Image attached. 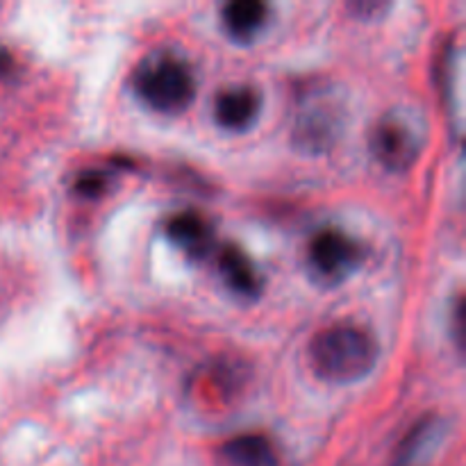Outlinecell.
<instances>
[{"mask_svg": "<svg viewBox=\"0 0 466 466\" xmlns=\"http://www.w3.org/2000/svg\"><path fill=\"white\" fill-rule=\"evenodd\" d=\"M378 344L371 332L355 323H335L319 332L309 344V364L328 382H358L371 373Z\"/></svg>", "mask_w": 466, "mask_h": 466, "instance_id": "1", "label": "cell"}, {"mask_svg": "<svg viewBox=\"0 0 466 466\" xmlns=\"http://www.w3.org/2000/svg\"><path fill=\"white\" fill-rule=\"evenodd\" d=\"M135 89L157 112H180L196 91L189 64L171 53H153L135 71Z\"/></svg>", "mask_w": 466, "mask_h": 466, "instance_id": "2", "label": "cell"}, {"mask_svg": "<svg viewBox=\"0 0 466 466\" xmlns=\"http://www.w3.org/2000/svg\"><path fill=\"white\" fill-rule=\"evenodd\" d=\"M371 153L390 171H405L423 148V126L410 109L385 114L371 130Z\"/></svg>", "mask_w": 466, "mask_h": 466, "instance_id": "3", "label": "cell"}, {"mask_svg": "<svg viewBox=\"0 0 466 466\" xmlns=\"http://www.w3.org/2000/svg\"><path fill=\"white\" fill-rule=\"evenodd\" d=\"M358 244L339 230H321L309 244V264L326 282H339L358 264Z\"/></svg>", "mask_w": 466, "mask_h": 466, "instance_id": "4", "label": "cell"}, {"mask_svg": "<svg viewBox=\"0 0 466 466\" xmlns=\"http://www.w3.org/2000/svg\"><path fill=\"white\" fill-rule=\"evenodd\" d=\"M262 109V96L250 85H232L218 91L214 116L228 130H246Z\"/></svg>", "mask_w": 466, "mask_h": 466, "instance_id": "5", "label": "cell"}, {"mask_svg": "<svg viewBox=\"0 0 466 466\" xmlns=\"http://www.w3.org/2000/svg\"><path fill=\"white\" fill-rule=\"evenodd\" d=\"M167 232L180 248H185L187 253L194 255V258H203V255H208L209 250H212V226L205 221L203 214L194 212V209L180 212L176 214V217L168 218Z\"/></svg>", "mask_w": 466, "mask_h": 466, "instance_id": "6", "label": "cell"}, {"mask_svg": "<svg viewBox=\"0 0 466 466\" xmlns=\"http://www.w3.org/2000/svg\"><path fill=\"white\" fill-rule=\"evenodd\" d=\"M268 7L259 0H232L223 7V25L232 39H253L264 27Z\"/></svg>", "mask_w": 466, "mask_h": 466, "instance_id": "7", "label": "cell"}, {"mask_svg": "<svg viewBox=\"0 0 466 466\" xmlns=\"http://www.w3.org/2000/svg\"><path fill=\"white\" fill-rule=\"evenodd\" d=\"M218 262H221V271L223 276H226L228 285H230L237 294H246V296L258 294L259 276L244 250L237 248V246H226V248L221 250Z\"/></svg>", "mask_w": 466, "mask_h": 466, "instance_id": "8", "label": "cell"}, {"mask_svg": "<svg viewBox=\"0 0 466 466\" xmlns=\"http://www.w3.org/2000/svg\"><path fill=\"white\" fill-rule=\"evenodd\" d=\"M337 127V116L328 109V105H312L309 109L300 112L299 126H296V132H299V139L303 146H312V148H323L332 141Z\"/></svg>", "mask_w": 466, "mask_h": 466, "instance_id": "9", "label": "cell"}, {"mask_svg": "<svg viewBox=\"0 0 466 466\" xmlns=\"http://www.w3.org/2000/svg\"><path fill=\"white\" fill-rule=\"evenodd\" d=\"M226 458L235 466H276L278 455L264 435H241L226 446Z\"/></svg>", "mask_w": 466, "mask_h": 466, "instance_id": "10", "label": "cell"}, {"mask_svg": "<svg viewBox=\"0 0 466 466\" xmlns=\"http://www.w3.org/2000/svg\"><path fill=\"white\" fill-rule=\"evenodd\" d=\"M441 435V428L437 419H423L421 423L410 431V435L405 437V441L400 444L399 449V466H410L412 462H417L423 453L432 449L437 440Z\"/></svg>", "mask_w": 466, "mask_h": 466, "instance_id": "11", "label": "cell"}, {"mask_svg": "<svg viewBox=\"0 0 466 466\" xmlns=\"http://www.w3.org/2000/svg\"><path fill=\"white\" fill-rule=\"evenodd\" d=\"M77 187H80V191H85V194H100L105 187V177L96 171L82 173V176L77 177Z\"/></svg>", "mask_w": 466, "mask_h": 466, "instance_id": "12", "label": "cell"}, {"mask_svg": "<svg viewBox=\"0 0 466 466\" xmlns=\"http://www.w3.org/2000/svg\"><path fill=\"white\" fill-rule=\"evenodd\" d=\"M12 66H14L12 53H9L7 48H3V46H0V77L7 76V73L12 71Z\"/></svg>", "mask_w": 466, "mask_h": 466, "instance_id": "13", "label": "cell"}]
</instances>
